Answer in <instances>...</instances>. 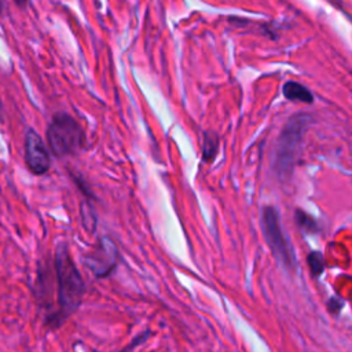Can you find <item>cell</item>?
I'll list each match as a JSON object with an SVG mask.
<instances>
[{"label": "cell", "instance_id": "1", "mask_svg": "<svg viewBox=\"0 0 352 352\" xmlns=\"http://www.w3.org/2000/svg\"><path fill=\"white\" fill-rule=\"evenodd\" d=\"M54 267L56 274L59 308L62 315H69L78 308L85 292V285L66 243H59L56 246Z\"/></svg>", "mask_w": 352, "mask_h": 352}, {"label": "cell", "instance_id": "2", "mask_svg": "<svg viewBox=\"0 0 352 352\" xmlns=\"http://www.w3.org/2000/svg\"><path fill=\"white\" fill-rule=\"evenodd\" d=\"M309 122L311 117L300 113L290 117L283 126L274 150V169L279 179H286L292 175L304 132Z\"/></svg>", "mask_w": 352, "mask_h": 352}, {"label": "cell", "instance_id": "3", "mask_svg": "<svg viewBox=\"0 0 352 352\" xmlns=\"http://www.w3.org/2000/svg\"><path fill=\"white\" fill-rule=\"evenodd\" d=\"M47 142L56 157L74 155L82 147L84 132L70 114L59 111L47 128Z\"/></svg>", "mask_w": 352, "mask_h": 352}, {"label": "cell", "instance_id": "4", "mask_svg": "<svg viewBox=\"0 0 352 352\" xmlns=\"http://www.w3.org/2000/svg\"><path fill=\"white\" fill-rule=\"evenodd\" d=\"M261 228L263 235L272 250L275 258L286 268H293L296 264V256L289 238L285 235L280 226V219L276 208L265 206L261 210Z\"/></svg>", "mask_w": 352, "mask_h": 352}, {"label": "cell", "instance_id": "5", "mask_svg": "<svg viewBox=\"0 0 352 352\" xmlns=\"http://www.w3.org/2000/svg\"><path fill=\"white\" fill-rule=\"evenodd\" d=\"M85 265L88 270L98 278H106L109 276L114 268L117 267L118 261V250L116 243L109 236H102L95 246L94 250H91L85 258Z\"/></svg>", "mask_w": 352, "mask_h": 352}, {"label": "cell", "instance_id": "6", "mask_svg": "<svg viewBox=\"0 0 352 352\" xmlns=\"http://www.w3.org/2000/svg\"><path fill=\"white\" fill-rule=\"evenodd\" d=\"M25 162L34 175H44L51 166L45 143L34 129H29L25 135Z\"/></svg>", "mask_w": 352, "mask_h": 352}, {"label": "cell", "instance_id": "7", "mask_svg": "<svg viewBox=\"0 0 352 352\" xmlns=\"http://www.w3.org/2000/svg\"><path fill=\"white\" fill-rule=\"evenodd\" d=\"M283 95L286 99L294 100V102L298 100V102H304V103H312V100H314L311 91L296 81H287L283 85Z\"/></svg>", "mask_w": 352, "mask_h": 352}, {"label": "cell", "instance_id": "8", "mask_svg": "<svg viewBox=\"0 0 352 352\" xmlns=\"http://www.w3.org/2000/svg\"><path fill=\"white\" fill-rule=\"evenodd\" d=\"M219 151V135L213 131H206L204 133L202 143V160L205 162H212Z\"/></svg>", "mask_w": 352, "mask_h": 352}, {"label": "cell", "instance_id": "9", "mask_svg": "<svg viewBox=\"0 0 352 352\" xmlns=\"http://www.w3.org/2000/svg\"><path fill=\"white\" fill-rule=\"evenodd\" d=\"M296 223L302 232H315L318 230L315 220L301 209L296 210Z\"/></svg>", "mask_w": 352, "mask_h": 352}, {"label": "cell", "instance_id": "10", "mask_svg": "<svg viewBox=\"0 0 352 352\" xmlns=\"http://www.w3.org/2000/svg\"><path fill=\"white\" fill-rule=\"evenodd\" d=\"M307 260H308V265H309V270H311L312 275H315V276L320 275L322 271H323V267H324L322 254L319 252H312V253H309Z\"/></svg>", "mask_w": 352, "mask_h": 352}]
</instances>
